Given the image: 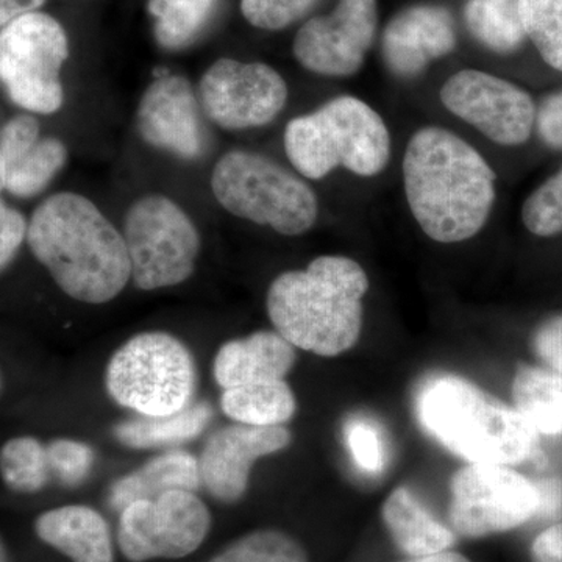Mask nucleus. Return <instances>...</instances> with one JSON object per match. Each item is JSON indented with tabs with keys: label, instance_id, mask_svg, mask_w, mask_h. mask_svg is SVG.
Returning <instances> with one entry per match:
<instances>
[{
	"label": "nucleus",
	"instance_id": "obj_29",
	"mask_svg": "<svg viewBox=\"0 0 562 562\" xmlns=\"http://www.w3.org/2000/svg\"><path fill=\"white\" fill-rule=\"evenodd\" d=\"M209 562H308V557L286 532L258 530L236 539Z\"/></svg>",
	"mask_w": 562,
	"mask_h": 562
},
{
	"label": "nucleus",
	"instance_id": "obj_24",
	"mask_svg": "<svg viewBox=\"0 0 562 562\" xmlns=\"http://www.w3.org/2000/svg\"><path fill=\"white\" fill-rule=\"evenodd\" d=\"M221 408L236 424L280 427L297 412V401L284 380H271L224 390Z\"/></svg>",
	"mask_w": 562,
	"mask_h": 562
},
{
	"label": "nucleus",
	"instance_id": "obj_6",
	"mask_svg": "<svg viewBox=\"0 0 562 562\" xmlns=\"http://www.w3.org/2000/svg\"><path fill=\"white\" fill-rule=\"evenodd\" d=\"M211 191L233 216L284 236L312 231L319 216L316 192L301 177L257 151H227L211 173Z\"/></svg>",
	"mask_w": 562,
	"mask_h": 562
},
{
	"label": "nucleus",
	"instance_id": "obj_4",
	"mask_svg": "<svg viewBox=\"0 0 562 562\" xmlns=\"http://www.w3.org/2000/svg\"><path fill=\"white\" fill-rule=\"evenodd\" d=\"M416 408L422 427L471 464H520L538 452V431L522 414L460 376L428 380Z\"/></svg>",
	"mask_w": 562,
	"mask_h": 562
},
{
	"label": "nucleus",
	"instance_id": "obj_7",
	"mask_svg": "<svg viewBox=\"0 0 562 562\" xmlns=\"http://www.w3.org/2000/svg\"><path fill=\"white\" fill-rule=\"evenodd\" d=\"M106 392L138 416H171L192 405L198 368L187 344L166 331H146L122 344L105 371Z\"/></svg>",
	"mask_w": 562,
	"mask_h": 562
},
{
	"label": "nucleus",
	"instance_id": "obj_9",
	"mask_svg": "<svg viewBox=\"0 0 562 562\" xmlns=\"http://www.w3.org/2000/svg\"><path fill=\"white\" fill-rule=\"evenodd\" d=\"M132 280L140 291L177 286L190 279L201 254V235L190 214L161 194L132 203L124 221Z\"/></svg>",
	"mask_w": 562,
	"mask_h": 562
},
{
	"label": "nucleus",
	"instance_id": "obj_44",
	"mask_svg": "<svg viewBox=\"0 0 562 562\" xmlns=\"http://www.w3.org/2000/svg\"><path fill=\"white\" fill-rule=\"evenodd\" d=\"M0 391H2V373H0Z\"/></svg>",
	"mask_w": 562,
	"mask_h": 562
},
{
	"label": "nucleus",
	"instance_id": "obj_10",
	"mask_svg": "<svg viewBox=\"0 0 562 562\" xmlns=\"http://www.w3.org/2000/svg\"><path fill=\"white\" fill-rule=\"evenodd\" d=\"M211 528L209 506L192 491H168L121 512L117 543L132 562L180 560L194 553Z\"/></svg>",
	"mask_w": 562,
	"mask_h": 562
},
{
	"label": "nucleus",
	"instance_id": "obj_43",
	"mask_svg": "<svg viewBox=\"0 0 562 562\" xmlns=\"http://www.w3.org/2000/svg\"><path fill=\"white\" fill-rule=\"evenodd\" d=\"M0 562H7L5 549H3L2 542H0Z\"/></svg>",
	"mask_w": 562,
	"mask_h": 562
},
{
	"label": "nucleus",
	"instance_id": "obj_34",
	"mask_svg": "<svg viewBox=\"0 0 562 562\" xmlns=\"http://www.w3.org/2000/svg\"><path fill=\"white\" fill-rule=\"evenodd\" d=\"M317 0H241L249 24L262 31H281L305 16Z\"/></svg>",
	"mask_w": 562,
	"mask_h": 562
},
{
	"label": "nucleus",
	"instance_id": "obj_8",
	"mask_svg": "<svg viewBox=\"0 0 562 562\" xmlns=\"http://www.w3.org/2000/svg\"><path fill=\"white\" fill-rule=\"evenodd\" d=\"M68 57L65 29L49 14L33 11L0 29V85L22 110L54 114L61 109Z\"/></svg>",
	"mask_w": 562,
	"mask_h": 562
},
{
	"label": "nucleus",
	"instance_id": "obj_20",
	"mask_svg": "<svg viewBox=\"0 0 562 562\" xmlns=\"http://www.w3.org/2000/svg\"><path fill=\"white\" fill-rule=\"evenodd\" d=\"M35 532L72 562H114L109 524L90 506L68 505L43 513Z\"/></svg>",
	"mask_w": 562,
	"mask_h": 562
},
{
	"label": "nucleus",
	"instance_id": "obj_28",
	"mask_svg": "<svg viewBox=\"0 0 562 562\" xmlns=\"http://www.w3.org/2000/svg\"><path fill=\"white\" fill-rule=\"evenodd\" d=\"M0 476L11 491L35 494L49 483L47 449L32 436H18L0 449Z\"/></svg>",
	"mask_w": 562,
	"mask_h": 562
},
{
	"label": "nucleus",
	"instance_id": "obj_40",
	"mask_svg": "<svg viewBox=\"0 0 562 562\" xmlns=\"http://www.w3.org/2000/svg\"><path fill=\"white\" fill-rule=\"evenodd\" d=\"M44 2L46 0H0V29L16 18L38 10Z\"/></svg>",
	"mask_w": 562,
	"mask_h": 562
},
{
	"label": "nucleus",
	"instance_id": "obj_23",
	"mask_svg": "<svg viewBox=\"0 0 562 562\" xmlns=\"http://www.w3.org/2000/svg\"><path fill=\"white\" fill-rule=\"evenodd\" d=\"M213 419L209 402L192 403L183 412L171 416L146 417L121 422L114 428L117 441L128 449H157L179 446L201 436Z\"/></svg>",
	"mask_w": 562,
	"mask_h": 562
},
{
	"label": "nucleus",
	"instance_id": "obj_12",
	"mask_svg": "<svg viewBox=\"0 0 562 562\" xmlns=\"http://www.w3.org/2000/svg\"><path fill=\"white\" fill-rule=\"evenodd\" d=\"M286 81L265 63L221 58L203 74L198 98L203 113L224 131L265 127L286 106Z\"/></svg>",
	"mask_w": 562,
	"mask_h": 562
},
{
	"label": "nucleus",
	"instance_id": "obj_27",
	"mask_svg": "<svg viewBox=\"0 0 562 562\" xmlns=\"http://www.w3.org/2000/svg\"><path fill=\"white\" fill-rule=\"evenodd\" d=\"M220 0H149L155 38L165 49L190 46L209 24Z\"/></svg>",
	"mask_w": 562,
	"mask_h": 562
},
{
	"label": "nucleus",
	"instance_id": "obj_15",
	"mask_svg": "<svg viewBox=\"0 0 562 562\" xmlns=\"http://www.w3.org/2000/svg\"><path fill=\"white\" fill-rule=\"evenodd\" d=\"M202 106L190 80L181 76L157 77L140 95L136 128L154 149L192 161L205 150Z\"/></svg>",
	"mask_w": 562,
	"mask_h": 562
},
{
	"label": "nucleus",
	"instance_id": "obj_19",
	"mask_svg": "<svg viewBox=\"0 0 562 562\" xmlns=\"http://www.w3.org/2000/svg\"><path fill=\"white\" fill-rule=\"evenodd\" d=\"M295 347L279 331H257L225 342L213 362V375L222 390L243 384L284 380L295 364Z\"/></svg>",
	"mask_w": 562,
	"mask_h": 562
},
{
	"label": "nucleus",
	"instance_id": "obj_17",
	"mask_svg": "<svg viewBox=\"0 0 562 562\" xmlns=\"http://www.w3.org/2000/svg\"><path fill=\"white\" fill-rule=\"evenodd\" d=\"M457 46L453 18L441 7L417 5L392 18L383 33V58L392 74L413 79Z\"/></svg>",
	"mask_w": 562,
	"mask_h": 562
},
{
	"label": "nucleus",
	"instance_id": "obj_38",
	"mask_svg": "<svg viewBox=\"0 0 562 562\" xmlns=\"http://www.w3.org/2000/svg\"><path fill=\"white\" fill-rule=\"evenodd\" d=\"M532 562H562V524L547 528L531 547Z\"/></svg>",
	"mask_w": 562,
	"mask_h": 562
},
{
	"label": "nucleus",
	"instance_id": "obj_35",
	"mask_svg": "<svg viewBox=\"0 0 562 562\" xmlns=\"http://www.w3.org/2000/svg\"><path fill=\"white\" fill-rule=\"evenodd\" d=\"M29 224L20 211L0 201V272L9 268L27 239Z\"/></svg>",
	"mask_w": 562,
	"mask_h": 562
},
{
	"label": "nucleus",
	"instance_id": "obj_39",
	"mask_svg": "<svg viewBox=\"0 0 562 562\" xmlns=\"http://www.w3.org/2000/svg\"><path fill=\"white\" fill-rule=\"evenodd\" d=\"M538 490L539 505L536 516L549 517L558 513L562 505V486L554 480H546L536 484Z\"/></svg>",
	"mask_w": 562,
	"mask_h": 562
},
{
	"label": "nucleus",
	"instance_id": "obj_37",
	"mask_svg": "<svg viewBox=\"0 0 562 562\" xmlns=\"http://www.w3.org/2000/svg\"><path fill=\"white\" fill-rule=\"evenodd\" d=\"M536 125L547 146L562 150V91L542 102L536 111Z\"/></svg>",
	"mask_w": 562,
	"mask_h": 562
},
{
	"label": "nucleus",
	"instance_id": "obj_1",
	"mask_svg": "<svg viewBox=\"0 0 562 562\" xmlns=\"http://www.w3.org/2000/svg\"><path fill=\"white\" fill-rule=\"evenodd\" d=\"M402 171L413 217L432 241H468L483 231L497 176L468 140L442 127L420 128L406 144Z\"/></svg>",
	"mask_w": 562,
	"mask_h": 562
},
{
	"label": "nucleus",
	"instance_id": "obj_11",
	"mask_svg": "<svg viewBox=\"0 0 562 562\" xmlns=\"http://www.w3.org/2000/svg\"><path fill=\"white\" fill-rule=\"evenodd\" d=\"M450 494V522L468 538L513 530L538 513L536 484L506 465H465L454 473Z\"/></svg>",
	"mask_w": 562,
	"mask_h": 562
},
{
	"label": "nucleus",
	"instance_id": "obj_16",
	"mask_svg": "<svg viewBox=\"0 0 562 562\" xmlns=\"http://www.w3.org/2000/svg\"><path fill=\"white\" fill-rule=\"evenodd\" d=\"M291 432L280 427L235 424L206 439L199 460L201 482L216 501H241L249 487L255 461L279 453L291 443Z\"/></svg>",
	"mask_w": 562,
	"mask_h": 562
},
{
	"label": "nucleus",
	"instance_id": "obj_18",
	"mask_svg": "<svg viewBox=\"0 0 562 562\" xmlns=\"http://www.w3.org/2000/svg\"><path fill=\"white\" fill-rule=\"evenodd\" d=\"M5 166V190L18 198H33L46 190L68 161V149L58 138H43L31 114H20L0 132Z\"/></svg>",
	"mask_w": 562,
	"mask_h": 562
},
{
	"label": "nucleus",
	"instance_id": "obj_33",
	"mask_svg": "<svg viewBox=\"0 0 562 562\" xmlns=\"http://www.w3.org/2000/svg\"><path fill=\"white\" fill-rule=\"evenodd\" d=\"M346 442L351 458L361 471L369 473L382 472L386 465V446L382 431L371 420L351 419L344 428Z\"/></svg>",
	"mask_w": 562,
	"mask_h": 562
},
{
	"label": "nucleus",
	"instance_id": "obj_2",
	"mask_svg": "<svg viewBox=\"0 0 562 562\" xmlns=\"http://www.w3.org/2000/svg\"><path fill=\"white\" fill-rule=\"evenodd\" d=\"M27 244L74 301L102 305L132 280L124 235L90 199L76 192H58L41 203L29 222Z\"/></svg>",
	"mask_w": 562,
	"mask_h": 562
},
{
	"label": "nucleus",
	"instance_id": "obj_36",
	"mask_svg": "<svg viewBox=\"0 0 562 562\" xmlns=\"http://www.w3.org/2000/svg\"><path fill=\"white\" fill-rule=\"evenodd\" d=\"M532 344L539 358L562 375V316L543 322L535 333Z\"/></svg>",
	"mask_w": 562,
	"mask_h": 562
},
{
	"label": "nucleus",
	"instance_id": "obj_30",
	"mask_svg": "<svg viewBox=\"0 0 562 562\" xmlns=\"http://www.w3.org/2000/svg\"><path fill=\"white\" fill-rule=\"evenodd\" d=\"M520 14L543 60L562 70V0H520Z\"/></svg>",
	"mask_w": 562,
	"mask_h": 562
},
{
	"label": "nucleus",
	"instance_id": "obj_22",
	"mask_svg": "<svg viewBox=\"0 0 562 562\" xmlns=\"http://www.w3.org/2000/svg\"><path fill=\"white\" fill-rule=\"evenodd\" d=\"M383 520L395 543L414 558L446 552L454 535L438 522L406 487L392 492L383 505Z\"/></svg>",
	"mask_w": 562,
	"mask_h": 562
},
{
	"label": "nucleus",
	"instance_id": "obj_5",
	"mask_svg": "<svg viewBox=\"0 0 562 562\" xmlns=\"http://www.w3.org/2000/svg\"><path fill=\"white\" fill-rule=\"evenodd\" d=\"M284 151L295 171L322 180L336 168L375 177L391 160V135L379 111L355 95H339L284 128Z\"/></svg>",
	"mask_w": 562,
	"mask_h": 562
},
{
	"label": "nucleus",
	"instance_id": "obj_21",
	"mask_svg": "<svg viewBox=\"0 0 562 562\" xmlns=\"http://www.w3.org/2000/svg\"><path fill=\"white\" fill-rule=\"evenodd\" d=\"M199 461L183 450H172L147 462L139 471L122 476L111 487L110 503L122 512L132 502L157 498L168 491L198 490L201 484Z\"/></svg>",
	"mask_w": 562,
	"mask_h": 562
},
{
	"label": "nucleus",
	"instance_id": "obj_14",
	"mask_svg": "<svg viewBox=\"0 0 562 562\" xmlns=\"http://www.w3.org/2000/svg\"><path fill=\"white\" fill-rule=\"evenodd\" d=\"M376 32V0H339L333 13L313 18L294 40L295 60L325 77L355 76Z\"/></svg>",
	"mask_w": 562,
	"mask_h": 562
},
{
	"label": "nucleus",
	"instance_id": "obj_41",
	"mask_svg": "<svg viewBox=\"0 0 562 562\" xmlns=\"http://www.w3.org/2000/svg\"><path fill=\"white\" fill-rule=\"evenodd\" d=\"M409 562H471L468 558L462 557V554L458 553H436L428 554V557L416 558V560Z\"/></svg>",
	"mask_w": 562,
	"mask_h": 562
},
{
	"label": "nucleus",
	"instance_id": "obj_32",
	"mask_svg": "<svg viewBox=\"0 0 562 562\" xmlns=\"http://www.w3.org/2000/svg\"><path fill=\"white\" fill-rule=\"evenodd\" d=\"M46 449L50 476L65 486H79L90 475L95 454L88 443L76 439H55Z\"/></svg>",
	"mask_w": 562,
	"mask_h": 562
},
{
	"label": "nucleus",
	"instance_id": "obj_26",
	"mask_svg": "<svg viewBox=\"0 0 562 562\" xmlns=\"http://www.w3.org/2000/svg\"><path fill=\"white\" fill-rule=\"evenodd\" d=\"M464 18L472 35L497 54H512L527 38L520 0H468Z\"/></svg>",
	"mask_w": 562,
	"mask_h": 562
},
{
	"label": "nucleus",
	"instance_id": "obj_31",
	"mask_svg": "<svg viewBox=\"0 0 562 562\" xmlns=\"http://www.w3.org/2000/svg\"><path fill=\"white\" fill-rule=\"evenodd\" d=\"M522 221L528 232L542 238L562 232V169L528 195Z\"/></svg>",
	"mask_w": 562,
	"mask_h": 562
},
{
	"label": "nucleus",
	"instance_id": "obj_13",
	"mask_svg": "<svg viewBox=\"0 0 562 562\" xmlns=\"http://www.w3.org/2000/svg\"><path fill=\"white\" fill-rule=\"evenodd\" d=\"M442 105L501 146H520L536 125L531 95L512 81L483 70L464 69L446 80Z\"/></svg>",
	"mask_w": 562,
	"mask_h": 562
},
{
	"label": "nucleus",
	"instance_id": "obj_42",
	"mask_svg": "<svg viewBox=\"0 0 562 562\" xmlns=\"http://www.w3.org/2000/svg\"><path fill=\"white\" fill-rule=\"evenodd\" d=\"M5 190V166H3L2 149H0V192Z\"/></svg>",
	"mask_w": 562,
	"mask_h": 562
},
{
	"label": "nucleus",
	"instance_id": "obj_3",
	"mask_svg": "<svg viewBox=\"0 0 562 562\" xmlns=\"http://www.w3.org/2000/svg\"><path fill=\"white\" fill-rule=\"evenodd\" d=\"M364 269L351 258L324 255L303 271L283 272L266 297L269 319L295 349L338 357L353 349L362 330Z\"/></svg>",
	"mask_w": 562,
	"mask_h": 562
},
{
	"label": "nucleus",
	"instance_id": "obj_25",
	"mask_svg": "<svg viewBox=\"0 0 562 562\" xmlns=\"http://www.w3.org/2000/svg\"><path fill=\"white\" fill-rule=\"evenodd\" d=\"M513 398L517 412L542 435H562V375L522 366L514 376Z\"/></svg>",
	"mask_w": 562,
	"mask_h": 562
}]
</instances>
